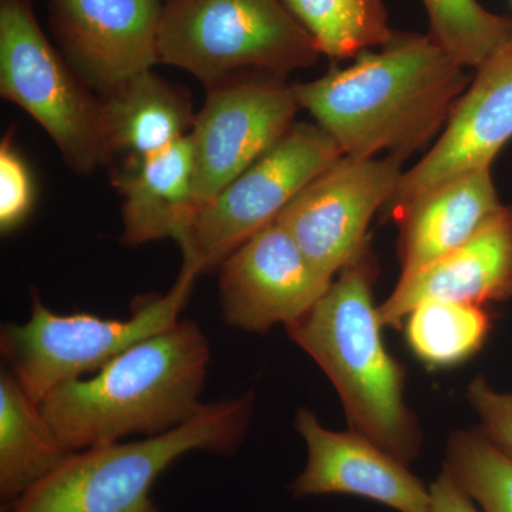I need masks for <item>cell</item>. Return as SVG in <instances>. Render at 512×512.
Segmentation results:
<instances>
[{"label": "cell", "mask_w": 512, "mask_h": 512, "mask_svg": "<svg viewBox=\"0 0 512 512\" xmlns=\"http://www.w3.org/2000/svg\"><path fill=\"white\" fill-rule=\"evenodd\" d=\"M464 69L429 35L394 33L380 52L292 89L343 156L403 158L448 120L466 90Z\"/></svg>", "instance_id": "1"}, {"label": "cell", "mask_w": 512, "mask_h": 512, "mask_svg": "<svg viewBox=\"0 0 512 512\" xmlns=\"http://www.w3.org/2000/svg\"><path fill=\"white\" fill-rule=\"evenodd\" d=\"M210 363V342L200 326L177 320L93 377L56 387L40 410L70 453L134 434L157 436L200 412Z\"/></svg>", "instance_id": "2"}, {"label": "cell", "mask_w": 512, "mask_h": 512, "mask_svg": "<svg viewBox=\"0 0 512 512\" xmlns=\"http://www.w3.org/2000/svg\"><path fill=\"white\" fill-rule=\"evenodd\" d=\"M373 274L365 249L311 311L285 328L335 386L352 430L409 466L419 457L421 433L404 403L403 367L384 346Z\"/></svg>", "instance_id": "3"}, {"label": "cell", "mask_w": 512, "mask_h": 512, "mask_svg": "<svg viewBox=\"0 0 512 512\" xmlns=\"http://www.w3.org/2000/svg\"><path fill=\"white\" fill-rule=\"evenodd\" d=\"M254 394L218 400L157 436L74 451L2 512H160L151 488L190 451L231 456L244 440Z\"/></svg>", "instance_id": "4"}, {"label": "cell", "mask_w": 512, "mask_h": 512, "mask_svg": "<svg viewBox=\"0 0 512 512\" xmlns=\"http://www.w3.org/2000/svg\"><path fill=\"white\" fill-rule=\"evenodd\" d=\"M158 55L211 87L247 67L306 69L320 53L282 0H167Z\"/></svg>", "instance_id": "5"}, {"label": "cell", "mask_w": 512, "mask_h": 512, "mask_svg": "<svg viewBox=\"0 0 512 512\" xmlns=\"http://www.w3.org/2000/svg\"><path fill=\"white\" fill-rule=\"evenodd\" d=\"M198 275L183 264L173 288L134 303L128 319L57 315L35 296L28 322L6 323L0 332L10 373L36 403L42 402L56 387L99 372L124 350L173 326Z\"/></svg>", "instance_id": "6"}, {"label": "cell", "mask_w": 512, "mask_h": 512, "mask_svg": "<svg viewBox=\"0 0 512 512\" xmlns=\"http://www.w3.org/2000/svg\"><path fill=\"white\" fill-rule=\"evenodd\" d=\"M50 45L32 0H0V92L45 128L73 171L90 174L104 157L101 104Z\"/></svg>", "instance_id": "7"}, {"label": "cell", "mask_w": 512, "mask_h": 512, "mask_svg": "<svg viewBox=\"0 0 512 512\" xmlns=\"http://www.w3.org/2000/svg\"><path fill=\"white\" fill-rule=\"evenodd\" d=\"M342 157L338 144L318 124L293 126L265 156L202 207L181 248L183 264L200 274L221 266Z\"/></svg>", "instance_id": "8"}, {"label": "cell", "mask_w": 512, "mask_h": 512, "mask_svg": "<svg viewBox=\"0 0 512 512\" xmlns=\"http://www.w3.org/2000/svg\"><path fill=\"white\" fill-rule=\"evenodd\" d=\"M403 158H350L306 185L278 215L313 268L333 279L365 251L373 215L389 204L402 178Z\"/></svg>", "instance_id": "9"}, {"label": "cell", "mask_w": 512, "mask_h": 512, "mask_svg": "<svg viewBox=\"0 0 512 512\" xmlns=\"http://www.w3.org/2000/svg\"><path fill=\"white\" fill-rule=\"evenodd\" d=\"M208 89L190 131L201 210L286 136L299 107L278 80L227 79Z\"/></svg>", "instance_id": "10"}, {"label": "cell", "mask_w": 512, "mask_h": 512, "mask_svg": "<svg viewBox=\"0 0 512 512\" xmlns=\"http://www.w3.org/2000/svg\"><path fill=\"white\" fill-rule=\"evenodd\" d=\"M511 138L512 36L477 67L476 79L457 101L429 154L403 173L389 201L393 220L447 181L490 168Z\"/></svg>", "instance_id": "11"}, {"label": "cell", "mask_w": 512, "mask_h": 512, "mask_svg": "<svg viewBox=\"0 0 512 512\" xmlns=\"http://www.w3.org/2000/svg\"><path fill=\"white\" fill-rule=\"evenodd\" d=\"M64 59L101 94L160 63L163 0H47Z\"/></svg>", "instance_id": "12"}, {"label": "cell", "mask_w": 512, "mask_h": 512, "mask_svg": "<svg viewBox=\"0 0 512 512\" xmlns=\"http://www.w3.org/2000/svg\"><path fill=\"white\" fill-rule=\"evenodd\" d=\"M332 282L272 221L222 262V319L232 328L258 333L278 323L291 325L311 311Z\"/></svg>", "instance_id": "13"}, {"label": "cell", "mask_w": 512, "mask_h": 512, "mask_svg": "<svg viewBox=\"0 0 512 512\" xmlns=\"http://www.w3.org/2000/svg\"><path fill=\"white\" fill-rule=\"evenodd\" d=\"M295 426L308 446V463L291 485L295 497L355 495L397 512H430V488L363 434L325 429L308 409Z\"/></svg>", "instance_id": "14"}, {"label": "cell", "mask_w": 512, "mask_h": 512, "mask_svg": "<svg viewBox=\"0 0 512 512\" xmlns=\"http://www.w3.org/2000/svg\"><path fill=\"white\" fill-rule=\"evenodd\" d=\"M512 298V208L504 207L474 237L450 254L400 278L379 306L383 326L402 328L410 312L427 299L484 305Z\"/></svg>", "instance_id": "15"}, {"label": "cell", "mask_w": 512, "mask_h": 512, "mask_svg": "<svg viewBox=\"0 0 512 512\" xmlns=\"http://www.w3.org/2000/svg\"><path fill=\"white\" fill-rule=\"evenodd\" d=\"M123 198L121 242L141 245L171 238L183 248L201 211L195 194L190 134L174 146L114 177Z\"/></svg>", "instance_id": "16"}, {"label": "cell", "mask_w": 512, "mask_h": 512, "mask_svg": "<svg viewBox=\"0 0 512 512\" xmlns=\"http://www.w3.org/2000/svg\"><path fill=\"white\" fill-rule=\"evenodd\" d=\"M490 168L447 181L403 212L400 259L406 278L466 244L503 210Z\"/></svg>", "instance_id": "17"}, {"label": "cell", "mask_w": 512, "mask_h": 512, "mask_svg": "<svg viewBox=\"0 0 512 512\" xmlns=\"http://www.w3.org/2000/svg\"><path fill=\"white\" fill-rule=\"evenodd\" d=\"M100 104L104 157L123 158V168L168 150L190 134L195 120L187 94L153 70L101 94Z\"/></svg>", "instance_id": "18"}, {"label": "cell", "mask_w": 512, "mask_h": 512, "mask_svg": "<svg viewBox=\"0 0 512 512\" xmlns=\"http://www.w3.org/2000/svg\"><path fill=\"white\" fill-rule=\"evenodd\" d=\"M59 437L10 370L0 375V498L22 497L69 456Z\"/></svg>", "instance_id": "19"}, {"label": "cell", "mask_w": 512, "mask_h": 512, "mask_svg": "<svg viewBox=\"0 0 512 512\" xmlns=\"http://www.w3.org/2000/svg\"><path fill=\"white\" fill-rule=\"evenodd\" d=\"M403 325L414 355L440 369L476 355L490 335L493 319L483 305L427 299L406 316Z\"/></svg>", "instance_id": "20"}, {"label": "cell", "mask_w": 512, "mask_h": 512, "mask_svg": "<svg viewBox=\"0 0 512 512\" xmlns=\"http://www.w3.org/2000/svg\"><path fill=\"white\" fill-rule=\"evenodd\" d=\"M320 55L348 59L384 46L394 32L383 0H282Z\"/></svg>", "instance_id": "21"}, {"label": "cell", "mask_w": 512, "mask_h": 512, "mask_svg": "<svg viewBox=\"0 0 512 512\" xmlns=\"http://www.w3.org/2000/svg\"><path fill=\"white\" fill-rule=\"evenodd\" d=\"M429 36L463 67L483 64L512 36V19L495 15L478 0H421Z\"/></svg>", "instance_id": "22"}, {"label": "cell", "mask_w": 512, "mask_h": 512, "mask_svg": "<svg viewBox=\"0 0 512 512\" xmlns=\"http://www.w3.org/2000/svg\"><path fill=\"white\" fill-rule=\"evenodd\" d=\"M444 468L483 512H512V458L483 431H456Z\"/></svg>", "instance_id": "23"}, {"label": "cell", "mask_w": 512, "mask_h": 512, "mask_svg": "<svg viewBox=\"0 0 512 512\" xmlns=\"http://www.w3.org/2000/svg\"><path fill=\"white\" fill-rule=\"evenodd\" d=\"M33 181L28 165L13 148L10 138L0 146V229L3 234L15 231L33 207Z\"/></svg>", "instance_id": "24"}, {"label": "cell", "mask_w": 512, "mask_h": 512, "mask_svg": "<svg viewBox=\"0 0 512 512\" xmlns=\"http://www.w3.org/2000/svg\"><path fill=\"white\" fill-rule=\"evenodd\" d=\"M467 399L481 420V431L512 458V393L495 392L483 377L467 390Z\"/></svg>", "instance_id": "25"}, {"label": "cell", "mask_w": 512, "mask_h": 512, "mask_svg": "<svg viewBox=\"0 0 512 512\" xmlns=\"http://www.w3.org/2000/svg\"><path fill=\"white\" fill-rule=\"evenodd\" d=\"M430 512H483L443 468L430 485Z\"/></svg>", "instance_id": "26"}]
</instances>
